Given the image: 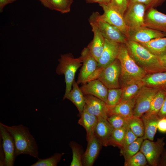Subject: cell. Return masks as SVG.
Returning a JSON list of instances; mask_svg holds the SVG:
<instances>
[{
  "mask_svg": "<svg viewBox=\"0 0 166 166\" xmlns=\"http://www.w3.org/2000/svg\"><path fill=\"white\" fill-rule=\"evenodd\" d=\"M0 166H5V156L2 147V141L0 137Z\"/></svg>",
  "mask_w": 166,
  "mask_h": 166,
  "instance_id": "43",
  "label": "cell"
},
{
  "mask_svg": "<svg viewBox=\"0 0 166 166\" xmlns=\"http://www.w3.org/2000/svg\"><path fill=\"white\" fill-rule=\"evenodd\" d=\"M129 0H111L108 5L118 11L123 16L126 10Z\"/></svg>",
  "mask_w": 166,
  "mask_h": 166,
  "instance_id": "38",
  "label": "cell"
},
{
  "mask_svg": "<svg viewBox=\"0 0 166 166\" xmlns=\"http://www.w3.org/2000/svg\"><path fill=\"white\" fill-rule=\"evenodd\" d=\"M158 116L160 119L166 118V96Z\"/></svg>",
  "mask_w": 166,
  "mask_h": 166,
  "instance_id": "42",
  "label": "cell"
},
{
  "mask_svg": "<svg viewBox=\"0 0 166 166\" xmlns=\"http://www.w3.org/2000/svg\"><path fill=\"white\" fill-rule=\"evenodd\" d=\"M159 57L162 65L166 69V54Z\"/></svg>",
  "mask_w": 166,
  "mask_h": 166,
  "instance_id": "48",
  "label": "cell"
},
{
  "mask_svg": "<svg viewBox=\"0 0 166 166\" xmlns=\"http://www.w3.org/2000/svg\"><path fill=\"white\" fill-rule=\"evenodd\" d=\"M144 86L142 80L133 81L124 85L121 88L122 95L121 101L135 97Z\"/></svg>",
  "mask_w": 166,
  "mask_h": 166,
  "instance_id": "27",
  "label": "cell"
},
{
  "mask_svg": "<svg viewBox=\"0 0 166 166\" xmlns=\"http://www.w3.org/2000/svg\"><path fill=\"white\" fill-rule=\"evenodd\" d=\"M84 95L85 105L84 108L89 113L97 117L107 119L109 108L106 103L94 96Z\"/></svg>",
  "mask_w": 166,
  "mask_h": 166,
  "instance_id": "17",
  "label": "cell"
},
{
  "mask_svg": "<svg viewBox=\"0 0 166 166\" xmlns=\"http://www.w3.org/2000/svg\"><path fill=\"white\" fill-rule=\"evenodd\" d=\"M87 3H97L100 4L109 5L111 1V0H85Z\"/></svg>",
  "mask_w": 166,
  "mask_h": 166,
  "instance_id": "46",
  "label": "cell"
},
{
  "mask_svg": "<svg viewBox=\"0 0 166 166\" xmlns=\"http://www.w3.org/2000/svg\"><path fill=\"white\" fill-rule=\"evenodd\" d=\"M121 73L120 63L119 60L116 58L101 70L97 79L108 89L120 88L119 79Z\"/></svg>",
  "mask_w": 166,
  "mask_h": 166,
  "instance_id": "6",
  "label": "cell"
},
{
  "mask_svg": "<svg viewBox=\"0 0 166 166\" xmlns=\"http://www.w3.org/2000/svg\"><path fill=\"white\" fill-rule=\"evenodd\" d=\"M164 137L158 138L155 142L144 140L140 150L146 158L148 163L152 166H158L161 155L164 150Z\"/></svg>",
  "mask_w": 166,
  "mask_h": 166,
  "instance_id": "5",
  "label": "cell"
},
{
  "mask_svg": "<svg viewBox=\"0 0 166 166\" xmlns=\"http://www.w3.org/2000/svg\"><path fill=\"white\" fill-rule=\"evenodd\" d=\"M165 37H166V33L145 26L128 28V39L139 43L146 42L153 39Z\"/></svg>",
  "mask_w": 166,
  "mask_h": 166,
  "instance_id": "11",
  "label": "cell"
},
{
  "mask_svg": "<svg viewBox=\"0 0 166 166\" xmlns=\"http://www.w3.org/2000/svg\"><path fill=\"white\" fill-rule=\"evenodd\" d=\"M113 129L107 119L98 117L94 134L102 146L109 145V139Z\"/></svg>",
  "mask_w": 166,
  "mask_h": 166,
  "instance_id": "20",
  "label": "cell"
},
{
  "mask_svg": "<svg viewBox=\"0 0 166 166\" xmlns=\"http://www.w3.org/2000/svg\"><path fill=\"white\" fill-rule=\"evenodd\" d=\"M146 10L143 4L135 2L128 4L123 15L126 25L128 28L145 26L144 17Z\"/></svg>",
  "mask_w": 166,
  "mask_h": 166,
  "instance_id": "7",
  "label": "cell"
},
{
  "mask_svg": "<svg viewBox=\"0 0 166 166\" xmlns=\"http://www.w3.org/2000/svg\"><path fill=\"white\" fill-rule=\"evenodd\" d=\"M145 26L166 34V15L152 8L146 11Z\"/></svg>",
  "mask_w": 166,
  "mask_h": 166,
  "instance_id": "15",
  "label": "cell"
},
{
  "mask_svg": "<svg viewBox=\"0 0 166 166\" xmlns=\"http://www.w3.org/2000/svg\"><path fill=\"white\" fill-rule=\"evenodd\" d=\"M73 0H51L52 10L62 14L67 13L70 10L71 6Z\"/></svg>",
  "mask_w": 166,
  "mask_h": 166,
  "instance_id": "34",
  "label": "cell"
},
{
  "mask_svg": "<svg viewBox=\"0 0 166 166\" xmlns=\"http://www.w3.org/2000/svg\"><path fill=\"white\" fill-rule=\"evenodd\" d=\"M0 134L5 156V166H13L16 158L14 139L4 124L1 122L0 123Z\"/></svg>",
  "mask_w": 166,
  "mask_h": 166,
  "instance_id": "13",
  "label": "cell"
},
{
  "mask_svg": "<svg viewBox=\"0 0 166 166\" xmlns=\"http://www.w3.org/2000/svg\"><path fill=\"white\" fill-rule=\"evenodd\" d=\"M58 61L56 72L58 75L64 76L66 87L63 99L64 100L72 89L76 73L82 66V61L80 57L75 58L71 53H68L61 54Z\"/></svg>",
  "mask_w": 166,
  "mask_h": 166,
  "instance_id": "4",
  "label": "cell"
},
{
  "mask_svg": "<svg viewBox=\"0 0 166 166\" xmlns=\"http://www.w3.org/2000/svg\"><path fill=\"white\" fill-rule=\"evenodd\" d=\"M166 96V91L160 90L153 99L149 109L144 114L146 115H158Z\"/></svg>",
  "mask_w": 166,
  "mask_h": 166,
  "instance_id": "28",
  "label": "cell"
},
{
  "mask_svg": "<svg viewBox=\"0 0 166 166\" xmlns=\"http://www.w3.org/2000/svg\"><path fill=\"white\" fill-rule=\"evenodd\" d=\"M144 139L139 137L125 148L120 149V155L123 156L124 163L127 162L132 156L139 152Z\"/></svg>",
  "mask_w": 166,
  "mask_h": 166,
  "instance_id": "29",
  "label": "cell"
},
{
  "mask_svg": "<svg viewBox=\"0 0 166 166\" xmlns=\"http://www.w3.org/2000/svg\"><path fill=\"white\" fill-rule=\"evenodd\" d=\"M89 20L96 23L105 39L119 43L125 44L128 40L126 36L121 30L115 26L98 19L94 12L90 17Z\"/></svg>",
  "mask_w": 166,
  "mask_h": 166,
  "instance_id": "9",
  "label": "cell"
},
{
  "mask_svg": "<svg viewBox=\"0 0 166 166\" xmlns=\"http://www.w3.org/2000/svg\"><path fill=\"white\" fill-rule=\"evenodd\" d=\"M69 145L71 148L72 153V160L70 166H83L82 162V155L80 148L73 141L70 142Z\"/></svg>",
  "mask_w": 166,
  "mask_h": 166,
  "instance_id": "36",
  "label": "cell"
},
{
  "mask_svg": "<svg viewBox=\"0 0 166 166\" xmlns=\"http://www.w3.org/2000/svg\"><path fill=\"white\" fill-rule=\"evenodd\" d=\"M136 97L125 101H121L114 106L109 109L108 116L111 115L116 114L126 117H132Z\"/></svg>",
  "mask_w": 166,
  "mask_h": 166,
  "instance_id": "21",
  "label": "cell"
},
{
  "mask_svg": "<svg viewBox=\"0 0 166 166\" xmlns=\"http://www.w3.org/2000/svg\"><path fill=\"white\" fill-rule=\"evenodd\" d=\"M148 162L145 156L140 150L132 156L127 162L124 163V166H144Z\"/></svg>",
  "mask_w": 166,
  "mask_h": 166,
  "instance_id": "37",
  "label": "cell"
},
{
  "mask_svg": "<svg viewBox=\"0 0 166 166\" xmlns=\"http://www.w3.org/2000/svg\"><path fill=\"white\" fill-rule=\"evenodd\" d=\"M128 117L113 114L109 116L107 120L114 129L128 127L127 122Z\"/></svg>",
  "mask_w": 166,
  "mask_h": 166,
  "instance_id": "35",
  "label": "cell"
},
{
  "mask_svg": "<svg viewBox=\"0 0 166 166\" xmlns=\"http://www.w3.org/2000/svg\"><path fill=\"white\" fill-rule=\"evenodd\" d=\"M73 88L66 96L65 99L71 101L81 114L85 105L84 95L75 80L72 84Z\"/></svg>",
  "mask_w": 166,
  "mask_h": 166,
  "instance_id": "25",
  "label": "cell"
},
{
  "mask_svg": "<svg viewBox=\"0 0 166 166\" xmlns=\"http://www.w3.org/2000/svg\"><path fill=\"white\" fill-rule=\"evenodd\" d=\"M64 153H55L51 156L45 159L39 158L36 162L31 166H56L60 161Z\"/></svg>",
  "mask_w": 166,
  "mask_h": 166,
  "instance_id": "33",
  "label": "cell"
},
{
  "mask_svg": "<svg viewBox=\"0 0 166 166\" xmlns=\"http://www.w3.org/2000/svg\"><path fill=\"white\" fill-rule=\"evenodd\" d=\"M89 22L93 33V37L87 46L98 62L103 50L105 39L96 23L89 20Z\"/></svg>",
  "mask_w": 166,
  "mask_h": 166,
  "instance_id": "18",
  "label": "cell"
},
{
  "mask_svg": "<svg viewBox=\"0 0 166 166\" xmlns=\"http://www.w3.org/2000/svg\"><path fill=\"white\" fill-rule=\"evenodd\" d=\"M142 81L144 86L166 91V71L148 73Z\"/></svg>",
  "mask_w": 166,
  "mask_h": 166,
  "instance_id": "22",
  "label": "cell"
},
{
  "mask_svg": "<svg viewBox=\"0 0 166 166\" xmlns=\"http://www.w3.org/2000/svg\"><path fill=\"white\" fill-rule=\"evenodd\" d=\"M122 95L121 88L108 89L107 101L106 102L109 109L120 103Z\"/></svg>",
  "mask_w": 166,
  "mask_h": 166,
  "instance_id": "32",
  "label": "cell"
},
{
  "mask_svg": "<svg viewBox=\"0 0 166 166\" xmlns=\"http://www.w3.org/2000/svg\"><path fill=\"white\" fill-rule=\"evenodd\" d=\"M158 166H166V150L164 149L161 155Z\"/></svg>",
  "mask_w": 166,
  "mask_h": 166,
  "instance_id": "45",
  "label": "cell"
},
{
  "mask_svg": "<svg viewBox=\"0 0 166 166\" xmlns=\"http://www.w3.org/2000/svg\"><path fill=\"white\" fill-rule=\"evenodd\" d=\"M157 128L161 132H166V118L160 119L157 124Z\"/></svg>",
  "mask_w": 166,
  "mask_h": 166,
  "instance_id": "41",
  "label": "cell"
},
{
  "mask_svg": "<svg viewBox=\"0 0 166 166\" xmlns=\"http://www.w3.org/2000/svg\"><path fill=\"white\" fill-rule=\"evenodd\" d=\"M86 150L82 156L83 166H93L102 145L94 134L87 140Z\"/></svg>",
  "mask_w": 166,
  "mask_h": 166,
  "instance_id": "19",
  "label": "cell"
},
{
  "mask_svg": "<svg viewBox=\"0 0 166 166\" xmlns=\"http://www.w3.org/2000/svg\"><path fill=\"white\" fill-rule=\"evenodd\" d=\"M140 117L143 120L144 127V134L143 136L144 139L153 141L160 119L157 115L143 114Z\"/></svg>",
  "mask_w": 166,
  "mask_h": 166,
  "instance_id": "23",
  "label": "cell"
},
{
  "mask_svg": "<svg viewBox=\"0 0 166 166\" xmlns=\"http://www.w3.org/2000/svg\"><path fill=\"white\" fill-rule=\"evenodd\" d=\"M117 58L120 61L121 65L120 88L131 82L142 80L148 74L130 56L124 43L120 44Z\"/></svg>",
  "mask_w": 166,
  "mask_h": 166,
  "instance_id": "3",
  "label": "cell"
},
{
  "mask_svg": "<svg viewBox=\"0 0 166 166\" xmlns=\"http://www.w3.org/2000/svg\"><path fill=\"white\" fill-rule=\"evenodd\" d=\"M99 6L102 8L104 13L101 15L98 12H94L96 17L117 27L127 37L128 28L125 24L123 16L109 5L100 4Z\"/></svg>",
  "mask_w": 166,
  "mask_h": 166,
  "instance_id": "10",
  "label": "cell"
},
{
  "mask_svg": "<svg viewBox=\"0 0 166 166\" xmlns=\"http://www.w3.org/2000/svg\"><path fill=\"white\" fill-rule=\"evenodd\" d=\"M138 138V137L127 127L126 128L122 147L120 149L125 148L130 144L135 141Z\"/></svg>",
  "mask_w": 166,
  "mask_h": 166,
  "instance_id": "40",
  "label": "cell"
},
{
  "mask_svg": "<svg viewBox=\"0 0 166 166\" xmlns=\"http://www.w3.org/2000/svg\"><path fill=\"white\" fill-rule=\"evenodd\" d=\"M17 0H0V12L3 11V9L7 4L12 3Z\"/></svg>",
  "mask_w": 166,
  "mask_h": 166,
  "instance_id": "44",
  "label": "cell"
},
{
  "mask_svg": "<svg viewBox=\"0 0 166 166\" xmlns=\"http://www.w3.org/2000/svg\"><path fill=\"white\" fill-rule=\"evenodd\" d=\"M139 43L158 57L166 54V37L155 38L146 42Z\"/></svg>",
  "mask_w": 166,
  "mask_h": 166,
  "instance_id": "26",
  "label": "cell"
},
{
  "mask_svg": "<svg viewBox=\"0 0 166 166\" xmlns=\"http://www.w3.org/2000/svg\"><path fill=\"white\" fill-rule=\"evenodd\" d=\"M120 44L105 39L103 51L98 61L95 72L99 74L101 70L117 58Z\"/></svg>",
  "mask_w": 166,
  "mask_h": 166,
  "instance_id": "14",
  "label": "cell"
},
{
  "mask_svg": "<svg viewBox=\"0 0 166 166\" xmlns=\"http://www.w3.org/2000/svg\"><path fill=\"white\" fill-rule=\"evenodd\" d=\"M4 125L14 139L15 158L20 155L26 154L39 158L38 145L27 127L22 124L11 126Z\"/></svg>",
  "mask_w": 166,
  "mask_h": 166,
  "instance_id": "2",
  "label": "cell"
},
{
  "mask_svg": "<svg viewBox=\"0 0 166 166\" xmlns=\"http://www.w3.org/2000/svg\"><path fill=\"white\" fill-rule=\"evenodd\" d=\"M125 44L130 56L148 73L166 71L159 57L140 43L128 39Z\"/></svg>",
  "mask_w": 166,
  "mask_h": 166,
  "instance_id": "1",
  "label": "cell"
},
{
  "mask_svg": "<svg viewBox=\"0 0 166 166\" xmlns=\"http://www.w3.org/2000/svg\"><path fill=\"white\" fill-rule=\"evenodd\" d=\"M165 0H129L128 4L135 2H138L144 5L146 7V10L152 8H155L161 6Z\"/></svg>",
  "mask_w": 166,
  "mask_h": 166,
  "instance_id": "39",
  "label": "cell"
},
{
  "mask_svg": "<svg viewBox=\"0 0 166 166\" xmlns=\"http://www.w3.org/2000/svg\"><path fill=\"white\" fill-rule=\"evenodd\" d=\"M97 120V117L89 113L84 108L78 123L85 129L87 140L94 134Z\"/></svg>",
  "mask_w": 166,
  "mask_h": 166,
  "instance_id": "24",
  "label": "cell"
},
{
  "mask_svg": "<svg viewBox=\"0 0 166 166\" xmlns=\"http://www.w3.org/2000/svg\"><path fill=\"white\" fill-rule=\"evenodd\" d=\"M80 57L82 64L77 81L78 84L86 82L89 77L96 70L98 65L97 61L87 46L82 50Z\"/></svg>",
  "mask_w": 166,
  "mask_h": 166,
  "instance_id": "12",
  "label": "cell"
},
{
  "mask_svg": "<svg viewBox=\"0 0 166 166\" xmlns=\"http://www.w3.org/2000/svg\"><path fill=\"white\" fill-rule=\"evenodd\" d=\"M160 90L144 85L136 97L133 116L140 117L147 112L153 99Z\"/></svg>",
  "mask_w": 166,
  "mask_h": 166,
  "instance_id": "8",
  "label": "cell"
},
{
  "mask_svg": "<svg viewBox=\"0 0 166 166\" xmlns=\"http://www.w3.org/2000/svg\"><path fill=\"white\" fill-rule=\"evenodd\" d=\"M128 127L138 137H143L144 134V127L141 117L132 116L128 119Z\"/></svg>",
  "mask_w": 166,
  "mask_h": 166,
  "instance_id": "30",
  "label": "cell"
},
{
  "mask_svg": "<svg viewBox=\"0 0 166 166\" xmlns=\"http://www.w3.org/2000/svg\"><path fill=\"white\" fill-rule=\"evenodd\" d=\"M80 88L85 95L94 96L106 102L108 89L97 79L81 84Z\"/></svg>",
  "mask_w": 166,
  "mask_h": 166,
  "instance_id": "16",
  "label": "cell"
},
{
  "mask_svg": "<svg viewBox=\"0 0 166 166\" xmlns=\"http://www.w3.org/2000/svg\"><path fill=\"white\" fill-rule=\"evenodd\" d=\"M45 7L52 10L51 5V0H37Z\"/></svg>",
  "mask_w": 166,
  "mask_h": 166,
  "instance_id": "47",
  "label": "cell"
},
{
  "mask_svg": "<svg viewBox=\"0 0 166 166\" xmlns=\"http://www.w3.org/2000/svg\"><path fill=\"white\" fill-rule=\"evenodd\" d=\"M127 127L114 129L109 139V145L121 148Z\"/></svg>",
  "mask_w": 166,
  "mask_h": 166,
  "instance_id": "31",
  "label": "cell"
}]
</instances>
